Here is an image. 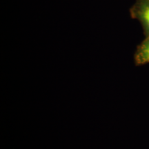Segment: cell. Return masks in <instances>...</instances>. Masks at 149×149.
Instances as JSON below:
<instances>
[{"instance_id":"1","label":"cell","mask_w":149,"mask_h":149,"mask_svg":"<svg viewBox=\"0 0 149 149\" xmlns=\"http://www.w3.org/2000/svg\"><path fill=\"white\" fill-rule=\"evenodd\" d=\"M137 64H145L149 63V37L139 46L135 55Z\"/></svg>"},{"instance_id":"2","label":"cell","mask_w":149,"mask_h":149,"mask_svg":"<svg viewBox=\"0 0 149 149\" xmlns=\"http://www.w3.org/2000/svg\"><path fill=\"white\" fill-rule=\"evenodd\" d=\"M138 15L146 31L149 33V1H145L140 5Z\"/></svg>"}]
</instances>
